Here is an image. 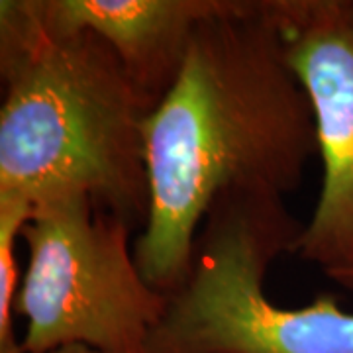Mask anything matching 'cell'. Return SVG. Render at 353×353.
<instances>
[{
  "label": "cell",
  "instance_id": "7",
  "mask_svg": "<svg viewBox=\"0 0 353 353\" xmlns=\"http://www.w3.org/2000/svg\"><path fill=\"white\" fill-rule=\"evenodd\" d=\"M32 206L20 201H0V353H24L14 332L18 296L16 241L32 216Z\"/></svg>",
  "mask_w": 353,
  "mask_h": 353
},
{
  "label": "cell",
  "instance_id": "2",
  "mask_svg": "<svg viewBox=\"0 0 353 353\" xmlns=\"http://www.w3.org/2000/svg\"><path fill=\"white\" fill-rule=\"evenodd\" d=\"M0 201L87 194L143 230L150 101L92 32H53L30 0L0 2Z\"/></svg>",
  "mask_w": 353,
  "mask_h": 353
},
{
  "label": "cell",
  "instance_id": "1",
  "mask_svg": "<svg viewBox=\"0 0 353 353\" xmlns=\"http://www.w3.org/2000/svg\"><path fill=\"white\" fill-rule=\"evenodd\" d=\"M143 136L150 216L134 255L145 281L169 296L189 275L220 194L283 199L318 153L314 108L267 0H224L202 20Z\"/></svg>",
  "mask_w": 353,
  "mask_h": 353
},
{
  "label": "cell",
  "instance_id": "5",
  "mask_svg": "<svg viewBox=\"0 0 353 353\" xmlns=\"http://www.w3.org/2000/svg\"><path fill=\"white\" fill-rule=\"evenodd\" d=\"M310 97L322 187L294 252L353 290V0H267Z\"/></svg>",
  "mask_w": 353,
  "mask_h": 353
},
{
  "label": "cell",
  "instance_id": "8",
  "mask_svg": "<svg viewBox=\"0 0 353 353\" xmlns=\"http://www.w3.org/2000/svg\"><path fill=\"white\" fill-rule=\"evenodd\" d=\"M46 353H108V352H99V350H92V347H87V345H63V347H55V350H50ZM145 353V352H139Z\"/></svg>",
  "mask_w": 353,
  "mask_h": 353
},
{
  "label": "cell",
  "instance_id": "4",
  "mask_svg": "<svg viewBox=\"0 0 353 353\" xmlns=\"http://www.w3.org/2000/svg\"><path fill=\"white\" fill-rule=\"evenodd\" d=\"M134 232L87 194L34 206L22 230L28 267L16 296V314L28 320L24 353L63 345L145 352L169 296L141 275Z\"/></svg>",
  "mask_w": 353,
  "mask_h": 353
},
{
  "label": "cell",
  "instance_id": "3",
  "mask_svg": "<svg viewBox=\"0 0 353 353\" xmlns=\"http://www.w3.org/2000/svg\"><path fill=\"white\" fill-rule=\"evenodd\" d=\"M301 232L281 196L220 194L145 353H353V314L336 296L287 308L265 292L269 265L294 252Z\"/></svg>",
  "mask_w": 353,
  "mask_h": 353
},
{
  "label": "cell",
  "instance_id": "6",
  "mask_svg": "<svg viewBox=\"0 0 353 353\" xmlns=\"http://www.w3.org/2000/svg\"><path fill=\"white\" fill-rule=\"evenodd\" d=\"M53 32H92L153 108L175 85L202 20L224 0H30Z\"/></svg>",
  "mask_w": 353,
  "mask_h": 353
}]
</instances>
